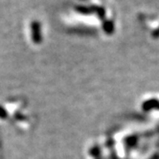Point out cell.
<instances>
[{
	"label": "cell",
	"mask_w": 159,
	"mask_h": 159,
	"mask_svg": "<svg viewBox=\"0 0 159 159\" xmlns=\"http://www.w3.org/2000/svg\"><path fill=\"white\" fill-rule=\"evenodd\" d=\"M76 11L80 14L83 15H91V14H96L99 18L104 19L106 12L103 8L97 7V6H92V7H84V6H78L76 7Z\"/></svg>",
	"instance_id": "obj_1"
},
{
	"label": "cell",
	"mask_w": 159,
	"mask_h": 159,
	"mask_svg": "<svg viewBox=\"0 0 159 159\" xmlns=\"http://www.w3.org/2000/svg\"><path fill=\"white\" fill-rule=\"evenodd\" d=\"M31 32H32V39L35 43H40L42 39L41 36V29H40V23L39 21L35 20L32 21L31 23Z\"/></svg>",
	"instance_id": "obj_2"
},
{
	"label": "cell",
	"mask_w": 159,
	"mask_h": 159,
	"mask_svg": "<svg viewBox=\"0 0 159 159\" xmlns=\"http://www.w3.org/2000/svg\"><path fill=\"white\" fill-rule=\"evenodd\" d=\"M103 28L107 34H112L113 31H114V24H113V22L111 20H107L104 22Z\"/></svg>",
	"instance_id": "obj_3"
},
{
	"label": "cell",
	"mask_w": 159,
	"mask_h": 159,
	"mask_svg": "<svg viewBox=\"0 0 159 159\" xmlns=\"http://www.w3.org/2000/svg\"><path fill=\"white\" fill-rule=\"evenodd\" d=\"M5 116H6L5 111L1 107H0V117H1V118H5Z\"/></svg>",
	"instance_id": "obj_4"
},
{
	"label": "cell",
	"mask_w": 159,
	"mask_h": 159,
	"mask_svg": "<svg viewBox=\"0 0 159 159\" xmlns=\"http://www.w3.org/2000/svg\"><path fill=\"white\" fill-rule=\"evenodd\" d=\"M158 158H159V156H158L157 154H156V156H154V157H153V159H158Z\"/></svg>",
	"instance_id": "obj_5"
}]
</instances>
